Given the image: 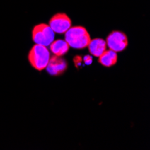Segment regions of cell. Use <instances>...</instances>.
Wrapping results in <instances>:
<instances>
[{
    "instance_id": "1",
    "label": "cell",
    "mask_w": 150,
    "mask_h": 150,
    "mask_svg": "<svg viewBox=\"0 0 150 150\" xmlns=\"http://www.w3.org/2000/svg\"><path fill=\"white\" fill-rule=\"evenodd\" d=\"M65 40L74 49H85L88 46L91 38L87 30L83 26L70 27L65 33Z\"/></svg>"
},
{
    "instance_id": "2",
    "label": "cell",
    "mask_w": 150,
    "mask_h": 150,
    "mask_svg": "<svg viewBox=\"0 0 150 150\" xmlns=\"http://www.w3.org/2000/svg\"><path fill=\"white\" fill-rule=\"evenodd\" d=\"M50 55L49 50L42 45L35 44L29 52L28 59L35 69L42 71L46 69Z\"/></svg>"
},
{
    "instance_id": "3",
    "label": "cell",
    "mask_w": 150,
    "mask_h": 150,
    "mask_svg": "<svg viewBox=\"0 0 150 150\" xmlns=\"http://www.w3.org/2000/svg\"><path fill=\"white\" fill-rule=\"evenodd\" d=\"M55 33L49 24L40 23L35 25L33 30V40L36 44L42 46H50L54 40Z\"/></svg>"
},
{
    "instance_id": "4",
    "label": "cell",
    "mask_w": 150,
    "mask_h": 150,
    "mask_svg": "<svg viewBox=\"0 0 150 150\" xmlns=\"http://www.w3.org/2000/svg\"><path fill=\"white\" fill-rule=\"evenodd\" d=\"M106 45L110 50L119 52L124 50L128 46V38L124 33L114 31L108 35L106 39Z\"/></svg>"
},
{
    "instance_id": "5",
    "label": "cell",
    "mask_w": 150,
    "mask_h": 150,
    "mask_svg": "<svg viewBox=\"0 0 150 150\" xmlns=\"http://www.w3.org/2000/svg\"><path fill=\"white\" fill-rule=\"evenodd\" d=\"M49 25L56 33H65L71 27V19L64 13H59L53 16Z\"/></svg>"
},
{
    "instance_id": "6",
    "label": "cell",
    "mask_w": 150,
    "mask_h": 150,
    "mask_svg": "<svg viewBox=\"0 0 150 150\" xmlns=\"http://www.w3.org/2000/svg\"><path fill=\"white\" fill-rule=\"evenodd\" d=\"M67 67V61L61 59L59 56L55 55L50 58V60L46 67V69L49 72V74L52 76H59L66 71Z\"/></svg>"
},
{
    "instance_id": "7",
    "label": "cell",
    "mask_w": 150,
    "mask_h": 150,
    "mask_svg": "<svg viewBox=\"0 0 150 150\" xmlns=\"http://www.w3.org/2000/svg\"><path fill=\"white\" fill-rule=\"evenodd\" d=\"M106 42L104 40L96 38L91 40L87 47L89 48V51L93 56L99 57L106 50Z\"/></svg>"
},
{
    "instance_id": "8",
    "label": "cell",
    "mask_w": 150,
    "mask_h": 150,
    "mask_svg": "<svg viewBox=\"0 0 150 150\" xmlns=\"http://www.w3.org/2000/svg\"><path fill=\"white\" fill-rule=\"evenodd\" d=\"M50 46V50L54 55L59 56V57L65 55L69 50V45L67 44L66 40H53Z\"/></svg>"
},
{
    "instance_id": "9",
    "label": "cell",
    "mask_w": 150,
    "mask_h": 150,
    "mask_svg": "<svg viewBox=\"0 0 150 150\" xmlns=\"http://www.w3.org/2000/svg\"><path fill=\"white\" fill-rule=\"evenodd\" d=\"M118 59L117 57V52L109 50H105L102 55L99 56V63L105 67H112L116 64Z\"/></svg>"
},
{
    "instance_id": "10",
    "label": "cell",
    "mask_w": 150,
    "mask_h": 150,
    "mask_svg": "<svg viewBox=\"0 0 150 150\" xmlns=\"http://www.w3.org/2000/svg\"><path fill=\"white\" fill-rule=\"evenodd\" d=\"M85 61H86V64H91L92 63V58L90 57V56H87V57H86L85 58Z\"/></svg>"
}]
</instances>
